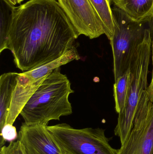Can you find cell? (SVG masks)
I'll return each instance as SVG.
<instances>
[{
    "mask_svg": "<svg viewBox=\"0 0 153 154\" xmlns=\"http://www.w3.org/2000/svg\"><path fill=\"white\" fill-rule=\"evenodd\" d=\"M19 73H4L0 77V129L6 125L13 93Z\"/></svg>",
    "mask_w": 153,
    "mask_h": 154,
    "instance_id": "8fae6325",
    "label": "cell"
},
{
    "mask_svg": "<svg viewBox=\"0 0 153 154\" xmlns=\"http://www.w3.org/2000/svg\"><path fill=\"white\" fill-rule=\"evenodd\" d=\"M45 79L35 80L29 79L23 73H19L6 124L13 125L25 105Z\"/></svg>",
    "mask_w": 153,
    "mask_h": 154,
    "instance_id": "9c48e42d",
    "label": "cell"
},
{
    "mask_svg": "<svg viewBox=\"0 0 153 154\" xmlns=\"http://www.w3.org/2000/svg\"><path fill=\"white\" fill-rule=\"evenodd\" d=\"M130 76L131 73L129 69L115 81L113 90L115 109L118 114L122 113L125 107L130 86Z\"/></svg>",
    "mask_w": 153,
    "mask_h": 154,
    "instance_id": "9a60e30c",
    "label": "cell"
},
{
    "mask_svg": "<svg viewBox=\"0 0 153 154\" xmlns=\"http://www.w3.org/2000/svg\"><path fill=\"white\" fill-rule=\"evenodd\" d=\"M79 36L57 1L30 0L14 7L7 49L26 72L63 56Z\"/></svg>",
    "mask_w": 153,
    "mask_h": 154,
    "instance_id": "6da1fadb",
    "label": "cell"
},
{
    "mask_svg": "<svg viewBox=\"0 0 153 154\" xmlns=\"http://www.w3.org/2000/svg\"><path fill=\"white\" fill-rule=\"evenodd\" d=\"M23 1V0H16V2L17 4H19Z\"/></svg>",
    "mask_w": 153,
    "mask_h": 154,
    "instance_id": "ffe728a7",
    "label": "cell"
},
{
    "mask_svg": "<svg viewBox=\"0 0 153 154\" xmlns=\"http://www.w3.org/2000/svg\"><path fill=\"white\" fill-rule=\"evenodd\" d=\"M14 7L7 0H0V53L7 49L8 34Z\"/></svg>",
    "mask_w": 153,
    "mask_h": 154,
    "instance_id": "4fadbf2b",
    "label": "cell"
},
{
    "mask_svg": "<svg viewBox=\"0 0 153 154\" xmlns=\"http://www.w3.org/2000/svg\"><path fill=\"white\" fill-rule=\"evenodd\" d=\"M1 147L4 146L6 141L12 142L15 141L18 135L16 128L13 125L7 124L1 129Z\"/></svg>",
    "mask_w": 153,
    "mask_h": 154,
    "instance_id": "2e32d148",
    "label": "cell"
},
{
    "mask_svg": "<svg viewBox=\"0 0 153 154\" xmlns=\"http://www.w3.org/2000/svg\"><path fill=\"white\" fill-rule=\"evenodd\" d=\"M81 59L76 47L64 54L57 59L44 64L39 67L30 71L23 72L26 76L31 79L38 80L45 79L55 69L66 65L73 60H78Z\"/></svg>",
    "mask_w": 153,
    "mask_h": 154,
    "instance_id": "7c38bea8",
    "label": "cell"
},
{
    "mask_svg": "<svg viewBox=\"0 0 153 154\" xmlns=\"http://www.w3.org/2000/svg\"><path fill=\"white\" fill-rule=\"evenodd\" d=\"M7 1L14 5H15L17 4V3H16V0H7Z\"/></svg>",
    "mask_w": 153,
    "mask_h": 154,
    "instance_id": "d6986e66",
    "label": "cell"
},
{
    "mask_svg": "<svg viewBox=\"0 0 153 154\" xmlns=\"http://www.w3.org/2000/svg\"><path fill=\"white\" fill-rule=\"evenodd\" d=\"M94 10L100 18L105 34L109 40L115 32V24L110 4L112 0H90Z\"/></svg>",
    "mask_w": 153,
    "mask_h": 154,
    "instance_id": "5bb4252c",
    "label": "cell"
},
{
    "mask_svg": "<svg viewBox=\"0 0 153 154\" xmlns=\"http://www.w3.org/2000/svg\"><path fill=\"white\" fill-rule=\"evenodd\" d=\"M79 36L91 39L105 34L103 23L90 0H57Z\"/></svg>",
    "mask_w": 153,
    "mask_h": 154,
    "instance_id": "52a82bcc",
    "label": "cell"
},
{
    "mask_svg": "<svg viewBox=\"0 0 153 154\" xmlns=\"http://www.w3.org/2000/svg\"><path fill=\"white\" fill-rule=\"evenodd\" d=\"M47 128L63 154H118L102 128L77 129L65 123Z\"/></svg>",
    "mask_w": 153,
    "mask_h": 154,
    "instance_id": "5b68a950",
    "label": "cell"
},
{
    "mask_svg": "<svg viewBox=\"0 0 153 154\" xmlns=\"http://www.w3.org/2000/svg\"><path fill=\"white\" fill-rule=\"evenodd\" d=\"M153 24L146 31L138 46L130 68L131 76L128 97L125 107L119 114L114 132L120 138L121 145L128 137L133 128L134 118L143 93L147 88L149 65L152 53Z\"/></svg>",
    "mask_w": 153,
    "mask_h": 154,
    "instance_id": "3957f363",
    "label": "cell"
},
{
    "mask_svg": "<svg viewBox=\"0 0 153 154\" xmlns=\"http://www.w3.org/2000/svg\"><path fill=\"white\" fill-rule=\"evenodd\" d=\"M115 32L110 40L113 57L115 81L130 69L138 46L146 31L153 24V18L138 22L115 6L112 9Z\"/></svg>",
    "mask_w": 153,
    "mask_h": 154,
    "instance_id": "277c9868",
    "label": "cell"
},
{
    "mask_svg": "<svg viewBox=\"0 0 153 154\" xmlns=\"http://www.w3.org/2000/svg\"><path fill=\"white\" fill-rule=\"evenodd\" d=\"M132 20L141 22L153 18V0H112Z\"/></svg>",
    "mask_w": 153,
    "mask_h": 154,
    "instance_id": "30bf717a",
    "label": "cell"
},
{
    "mask_svg": "<svg viewBox=\"0 0 153 154\" xmlns=\"http://www.w3.org/2000/svg\"><path fill=\"white\" fill-rule=\"evenodd\" d=\"M47 126L22 123L18 137L26 154H63Z\"/></svg>",
    "mask_w": 153,
    "mask_h": 154,
    "instance_id": "ba28073f",
    "label": "cell"
},
{
    "mask_svg": "<svg viewBox=\"0 0 153 154\" xmlns=\"http://www.w3.org/2000/svg\"><path fill=\"white\" fill-rule=\"evenodd\" d=\"M118 154H153V103L146 90L134 118L133 128Z\"/></svg>",
    "mask_w": 153,
    "mask_h": 154,
    "instance_id": "8992f818",
    "label": "cell"
},
{
    "mask_svg": "<svg viewBox=\"0 0 153 154\" xmlns=\"http://www.w3.org/2000/svg\"><path fill=\"white\" fill-rule=\"evenodd\" d=\"M0 154H26L23 145L19 140L10 142L8 146L1 147Z\"/></svg>",
    "mask_w": 153,
    "mask_h": 154,
    "instance_id": "e0dca14e",
    "label": "cell"
},
{
    "mask_svg": "<svg viewBox=\"0 0 153 154\" xmlns=\"http://www.w3.org/2000/svg\"><path fill=\"white\" fill-rule=\"evenodd\" d=\"M74 92L60 67L55 69L45 78L22 110L24 123L47 126L51 120L71 115L72 107L69 97Z\"/></svg>",
    "mask_w": 153,
    "mask_h": 154,
    "instance_id": "7a4b0ae2",
    "label": "cell"
},
{
    "mask_svg": "<svg viewBox=\"0 0 153 154\" xmlns=\"http://www.w3.org/2000/svg\"><path fill=\"white\" fill-rule=\"evenodd\" d=\"M152 60L153 71L152 80L149 87H147L146 91L148 94L149 99L153 103V40L152 45Z\"/></svg>",
    "mask_w": 153,
    "mask_h": 154,
    "instance_id": "ac0fdd59",
    "label": "cell"
}]
</instances>
